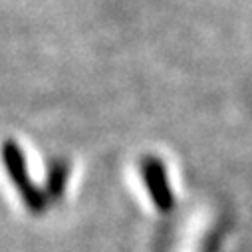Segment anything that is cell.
<instances>
[{
	"label": "cell",
	"mask_w": 252,
	"mask_h": 252,
	"mask_svg": "<svg viewBox=\"0 0 252 252\" xmlns=\"http://www.w3.org/2000/svg\"><path fill=\"white\" fill-rule=\"evenodd\" d=\"M4 165L8 169L10 179L14 181V185L18 189L20 197L24 199L26 207L30 211H42L44 205H46V197H44V193L40 191V189L30 181L22 149L14 141H6L4 143Z\"/></svg>",
	"instance_id": "obj_1"
},
{
	"label": "cell",
	"mask_w": 252,
	"mask_h": 252,
	"mask_svg": "<svg viewBox=\"0 0 252 252\" xmlns=\"http://www.w3.org/2000/svg\"><path fill=\"white\" fill-rule=\"evenodd\" d=\"M141 177L145 181L147 193H149L153 205L159 211H171L175 205V199H173V191L169 187V179H167L163 161H159L155 157L143 159L141 161Z\"/></svg>",
	"instance_id": "obj_2"
},
{
	"label": "cell",
	"mask_w": 252,
	"mask_h": 252,
	"mask_svg": "<svg viewBox=\"0 0 252 252\" xmlns=\"http://www.w3.org/2000/svg\"><path fill=\"white\" fill-rule=\"evenodd\" d=\"M66 175H68L66 167H54V169L50 171L48 189H50L54 195H60V193H62V187H64V183H66Z\"/></svg>",
	"instance_id": "obj_3"
}]
</instances>
